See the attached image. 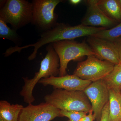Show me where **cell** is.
Instances as JSON below:
<instances>
[{
    "mask_svg": "<svg viewBox=\"0 0 121 121\" xmlns=\"http://www.w3.org/2000/svg\"><path fill=\"white\" fill-rule=\"evenodd\" d=\"M106 29H107L85 26L82 24L73 26L62 23H57L52 28L43 32L37 42L23 46L22 48L23 49L34 47L33 52L28 57L29 59L31 60L36 57L38 50L45 44L63 40H74L78 37H88Z\"/></svg>",
    "mask_w": 121,
    "mask_h": 121,
    "instance_id": "1",
    "label": "cell"
},
{
    "mask_svg": "<svg viewBox=\"0 0 121 121\" xmlns=\"http://www.w3.org/2000/svg\"><path fill=\"white\" fill-rule=\"evenodd\" d=\"M98 0L85 1L87 6L86 15L81 21L85 26L105 28L109 29L117 25V21L107 16L99 8Z\"/></svg>",
    "mask_w": 121,
    "mask_h": 121,
    "instance_id": "10",
    "label": "cell"
},
{
    "mask_svg": "<svg viewBox=\"0 0 121 121\" xmlns=\"http://www.w3.org/2000/svg\"><path fill=\"white\" fill-rule=\"evenodd\" d=\"M58 54L60 62L59 76L67 75V69L69 62L82 58L85 56L94 55L86 41L78 43L74 40L57 41L51 43Z\"/></svg>",
    "mask_w": 121,
    "mask_h": 121,
    "instance_id": "5",
    "label": "cell"
},
{
    "mask_svg": "<svg viewBox=\"0 0 121 121\" xmlns=\"http://www.w3.org/2000/svg\"><path fill=\"white\" fill-rule=\"evenodd\" d=\"M99 8L109 17L121 22V7L118 0H98Z\"/></svg>",
    "mask_w": 121,
    "mask_h": 121,
    "instance_id": "14",
    "label": "cell"
},
{
    "mask_svg": "<svg viewBox=\"0 0 121 121\" xmlns=\"http://www.w3.org/2000/svg\"><path fill=\"white\" fill-rule=\"evenodd\" d=\"M86 43L98 58L115 65L120 64L118 53L113 42L90 36L87 38Z\"/></svg>",
    "mask_w": 121,
    "mask_h": 121,
    "instance_id": "11",
    "label": "cell"
},
{
    "mask_svg": "<svg viewBox=\"0 0 121 121\" xmlns=\"http://www.w3.org/2000/svg\"><path fill=\"white\" fill-rule=\"evenodd\" d=\"M103 81L109 90L112 89L120 92L121 91V64L115 65L111 72L103 79Z\"/></svg>",
    "mask_w": 121,
    "mask_h": 121,
    "instance_id": "16",
    "label": "cell"
},
{
    "mask_svg": "<svg viewBox=\"0 0 121 121\" xmlns=\"http://www.w3.org/2000/svg\"><path fill=\"white\" fill-rule=\"evenodd\" d=\"M61 0H34L31 22L39 28L45 31L50 30L57 23L58 16L55 13Z\"/></svg>",
    "mask_w": 121,
    "mask_h": 121,
    "instance_id": "7",
    "label": "cell"
},
{
    "mask_svg": "<svg viewBox=\"0 0 121 121\" xmlns=\"http://www.w3.org/2000/svg\"><path fill=\"white\" fill-rule=\"evenodd\" d=\"M60 113L62 117L68 118L69 121H79L87 114L83 111L65 110H60Z\"/></svg>",
    "mask_w": 121,
    "mask_h": 121,
    "instance_id": "19",
    "label": "cell"
},
{
    "mask_svg": "<svg viewBox=\"0 0 121 121\" xmlns=\"http://www.w3.org/2000/svg\"><path fill=\"white\" fill-rule=\"evenodd\" d=\"M109 101L106 104L102 111L101 117L100 121H109Z\"/></svg>",
    "mask_w": 121,
    "mask_h": 121,
    "instance_id": "20",
    "label": "cell"
},
{
    "mask_svg": "<svg viewBox=\"0 0 121 121\" xmlns=\"http://www.w3.org/2000/svg\"><path fill=\"white\" fill-rule=\"evenodd\" d=\"M0 37L7 39L16 43L20 40L19 36L17 33L16 30L10 28L7 23L0 18Z\"/></svg>",
    "mask_w": 121,
    "mask_h": 121,
    "instance_id": "18",
    "label": "cell"
},
{
    "mask_svg": "<svg viewBox=\"0 0 121 121\" xmlns=\"http://www.w3.org/2000/svg\"><path fill=\"white\" fill-rule=\"evenodd\" d=\"M84 80L74 75L62 76H52L40 80L39 83L44 86H52L54 89H61L69 91H84L92 83Z\"/></svg>",
    "mask_w": 121,
    "mask_h": 121,
    "instance_id": "12",
    "label": "cell"
},
{
    "mask_svg": "<svg viewBox=\"0 0 121 121\" xmlns=\"http://www.w3.org/2000/svg\"><path fill=\"white\" fill-rule=\"evenodd\" d=\"M60 117V110L45 102L36 105L29 104L24 107L18 121H51Z\"/></svg>",
    "mask_w": 121,
    "mask_h": 121,
    "instance_id": "9",
    "label": "cell"
},
{
    "mask_svg": "<svg viewBox=\"0 0 121 121\" xmlns=\"http://www.w3.org/2000/svg\"><path fill=\"white\" fill-rule=\"evenodd\" d=\"M24 107L18 104H11L5 100L0 101V121H18Z\"/></svg>",
    "mask_w": 121,
    "mask_h": 121,
    "instance_id": "13",
    "label": "cell"
},
{
    "mask_svg": "<svg viewBox=\"0 0 121 121\" xmlns=\"http://www.w3.org/2000/svg\"><path fill=\"white\" fill-rule=\"evenodd\" d=\"M0 18L16 30L31 22L32 3L25 0L1 1Z\"/></svg>",
    "mask_w": 121,
    "mask_h": 121,
    "instance_id": "4",
    "label": "cell"
},
{
    "mask_svg": "<svg viewBox=\"0 0 121 121\" xmlns=\"http://www.w3.org/2000/svg\"><path fill=\"white\" fill-rule=\"evenodd\" d=\"M92 36L113 42L121 37V22L112 28L102 30Z\"/></svg>",
    "mask_w": 121,
    "mask_h": 121,
    "instance_id": "17",
    "label": "cell"
},
{
    "mask_svg": "<svg viewBox=\"0 0 121 121\" xmlns=\"http://www.w3.org/2000/svg\"><path fill=\"white\" fill-rule=\"evenodd\" d=\"M45 102L60 110L83 111L88 113L91 110L89 99L83 91H69L55 89L44 98Z\"/></svg>",
    "mask_w": 121,
    "mask_h": 121,
    "instance_id": "3",
    "label": "cell"
},
{
    "mask_svg": "<svg viewBox=\"0 0 121 121\" xmlns=\"http://www.w3.org/2000/svg\"><path fill=\"white\" fill-rule=\"evenodd\" d=\"M115 65L101 60L94 55L87 56L84 61L78 64L73 74L84 80L92 82L102 80L110 73Z\"/></svg>",
    "mask_w": 121,
    "mask_h": 121,
    "instance_id": "6",
    "label": "cell"
},
{
    "mask_svg": "<svg viewBox=\"0 0 121 121\" xmlns=\"http://www.w3.org/2000/svg\"><path fill=\"white\" fill-rule=\"evenodd\" d=\"M46 49L47 53L41 60L39 71L35 73L34 77L31 79L23 78L24 84L20 95L23 98L24 101L28 104L35 101L33 92L40 80L59 74L60 62L58 54L51 43L48 45Z\"/></svg>",
    "mask_w": 121,
    "mask_h": 121,
    "instance_id": "2",
    "label": "cell"
},
{
    "mask_svg": "<svg viewBox=\"0 0 121 121\" xmlns=\"http://www.w3.org/2000/svg\"></svg>",
    "mask_w": 121,
    "mask_h": 121,
    "instance_id": "25",
    "label": "cell"
},
{
    "mask_svg": "<svg viewBox=\"0 0 121 121\" xmlns=\"http://www.w3.org/2000/svg\"><path fill=\"white\" fill-rule=\"evenodd\" d=\"M95 120L94 116L92 110L88 113V114L83 117L79 121H94Z\"/></svg>",
    "mask_w": 121,
    "mask_h": 121,
    "instance_id": "22",
    "label": "cell"
},
{
    "mask_svg": "<svg viewBox=\"0 0 121 121\" xmlns=\"http://www.w3.org/2000/svg\"><path fill=\"white\" fill-rule=\"evenodd\" d=\"M109 90V121H121V94Z\"/></svg>",
    "mask_w": 121,
    "mask_h": 121,
    "instance_id": "15",
    "label": "cell"
},
{
    "mask_svg": "<svg viewBox=\"0 0 121 121\" xmlns=\"http://www.w3.org/2000/svg\"><path fill=\"white\" fill-rule=\"evenodd\" d=\"M118 0L119 4H120V6H121V0Z\"/></svg>",
    "mask_w": 121,
    "mask_h": 121,
    "instance_id": "24",
    "label": "cell"
},
{
    "mask_svg": "<svg viewBox=\"0 0 121 121\" xmlns=\"http://www.w3.org/2000/svg\"><path fill=\"white\" fill-rule=\"evenodd\" d=\"M82 1L81 0H69V2L72 4L76 5L80 4Z\"/></svg>",
    "mask_w": 121,
    "mask_h": 121,
    "instance_id": "23",
    "label": "cell"
},
{
    "mask_svg": "<svg viewBox=\"0 0 121 121\" xmlns=\"http://www.w3.org/2000/svg\"><path fill=\"white\" fill-rule=\"evenodd\" d=\"M118 53L120 60V64H121V37L113 41Z\"/></svg>",
    "mask_w": 121,
    "mask_h": 121,
    "instance_id": "21",
    "label": "cell"
},
{
    "mask_svg": "<svg viewBox=\"0 0 121 121\" xmlns=\"http://www.w3.org/2000/svg\"><path fill=\"white\" fill-rule=\"evenodd\" d=\"M83 91L90 102L95 119L100 121L103 110L109 101V90L100 80L91 83Z\"/></svg>",
    "mask_w": 121,
    "mask_h": 121,
    "instance_id": "8",
    "label": "cell"
}]
</instances>
